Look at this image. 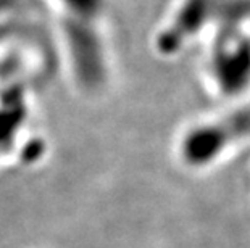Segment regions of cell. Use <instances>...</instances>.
<instances>
[{"label": "cell", "mask_w": 250, "mask_h": 248, "mask_svg": "<svg viewBox=\"0 0 250 248\" xmlns=\"http://www.w3.org/2000/svg\"><path fill=\"white\" fill-rule=\"evenodd\" d=\"M202 76L220 100H250V17L226 21L204 42Z\"/></svg>", "instance_id": "obj_2"}, {"label": "cell", "mask_w": 250, "mask_h": 248, "mask_svg": "<svg viewBox=\"0 0 250 248\" xmlns=\"http://www.w3.org/2000/svg\"><path fill=\"white\" fill-rule=\"evenodd\" d=\"M250 144V100L229 103L223 112L194 121L178 140L181 163L194 172H208Z\"/></svg>", "instance_id": "obj_1"}]
</instances>
